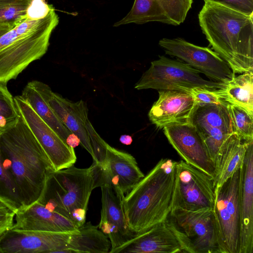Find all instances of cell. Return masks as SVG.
Listing matches in <instances>:
<instances>
[{
    "label": "cell",
    "instance_id": "cell-7",
    "mask_svg": "<svg viewBox=\"0 0 253 253\" xmlns=\"http://www.w3.org/2000/svg\"><path fill=\"white\" fill-rule=\"evenodd\" d=\"M200 73L188 64L160 56L151 63L149 68L135 84L137 90H177L190 92L197 87L215 90L222 88L225 84L207 81Z\"/></svg>",
    "mask_w": 253,
    "mask_h": 253
},
{
    "label": "cell",
    "instance_id": "cell-19",
    "mask_svg": "<svg viewBox=\"0 0 253 253\" xmlns=\"http://www.w3.org/2000/svg\"><path fill=\"white\" fill-rule=\"evenodd\" d=\"M239 253L253 252V140L248 141L241 168Z\"/></svg>",
    "mask_w": 253,
    "mask_h": 253
},
{
    "label": "cell",
    "instance_id": "cell-36",
    "mask_svg": "<svg viewBox=\"0 0 253 253\" xmlns=\"http://www.w3.org/2000/svg\"><path fill=\"white\" fill-rule=\"evenodd\" d=\"M120 142L123 144L129 145L132 142V138L129 135L123 134L121 135L119 138Z\"/></svg>",
    "mask_w": 253,
    "mask_h": 253
},
{
    "label": "cell",
    "instance_id": "cell-21",
    "mask_svg": "<svg viewBox=\"0 0 253 253\" xmlns=\"http://www.w3.org/2000/svg\"><path fill=\"white\" fill-rule=\"evenodd\" d=\"M11 229L52 232H72L78 228L68 218L36 201L19 209Z\"/></svg>",
    "mask_w": 253,
    "mask_h": 253
},
{
    "label": "cell",
    "instance_id": "cell-3",
    "mask_svg": "<svg viewBox=\"0 0 253 253\" xmlns=\"http://www.w3.org/2000/svg\"><path fill=\"white\" fill-rule=\"evenodd\" d=\"M177 162L161 159L124 197L129 229L135 234L164 222L172 208Z\"/></svg>",
    "mask_w": 253,
    "mask_h": 253
},
{
    "label": "cell",
    "instance_id": "cell-27",
    "mask_svg": "<svg viewBox=\"0 0 253 253\" xmlns=\"http://www.w3.org/2000/svg\"><path fill=\"white\" fill-rule=\"evenodd\" d=\"M7 83L0 81V134L14 126L20 118Z\"/></svg>",
    "mask_w": 253,
    "mask_h": 253
},
{
    "label": "cell",
    "instance_id": "cell-8",
    "mask_svg": "<svg viewBox=\"0 0 253 253\" xmlns=\"http://www.w3.org/2000/svg\"><path fill=\"white\" fill-rule=\"evenodd\" d=\"M215 192L213 177L183 160L177 162L172 209H213Z\"/></svg>",
    "mask_w": 253,
    "mask_h": 253
},
{
    "label": "cell",
    "instance_id": "cell-23",
    "mask_svg": "<svg viewBox=\"0 0 253 253\" xmlns=\"http://www.w3.org/2000/svg\"><path fill=\"white\" fill-rule=\"evenodd\" d=\"M52 92L47 84L40 81H33L25 86L21 96L67 143L74 133L62 123L49 105L48 99Z\"/></svg>",
    "mask_w": 253,
    "mask_h": 253
},
{
    "label": "cell",
    "instance_id": "cell-33",
    "mask_svg": "<svg viewBox=\"0 0 253 253\" xmlns=\"http://www.w3.org/2000/svg\"><path fill=\"white\" fill-rule=\"evenodd\" d=\"M54 7L45 0H32L26 11V18L39 20L46 17Z\"/></svg>",
    "mask_w": 253,
    "mask_h": 253
},
{
    "label": "cell",
    "instance_id": "cell-20",
    "mask_svg": "<svg viewBox=\"0 0 253 253\" xmlns=\"http://www.w3.org/2000/svg\"><path fill=\"white\" fill-rule=\"evenodd\" d=\"M182 253L181 246L173 232L162 222L136 234L109 253Z\"/></svg>",
    "mask_w": 253,
    "mask_h": 253
},
{
    "label": "cell",
    "instance_id": "cell-32",
    "mask_svg": "<svg viewBox=\"0 0 253 253\" xmlns=\"http://www.w3.org/2000/svg\"><path fill=\"white\" fill-rule=\"evenodd\" d=\"M215 90L197 87L193 88L190 92L193 95L197 105L219 104L224 102L221 99Z\"/></svg>",
    "mask_w": 253,
    "mask_h": 253
},
{
    "label": "cell",
    "instance_id": "cell-16",
    "mask_svg": "<svg viewBox=\"0 0 253 253\" xmlns=\"http://www.w3.org/2000/svg\"><path fill=\"white\" fill-rule=\"evenodd\" d=\"M72 232L20 231L11 229L0 236V253H60L62 250L67 248Z\"/></svg>",
    "mask_w": 253,
    "mask_h": 253
},
{
    "label": "cell",
    "instance_id": "cell-2",
    "mask_svg": "<svg viewBox=\"0 0 253 253\" xmlns=\"http://www.w3.org/2000/svg\"><path fill=\"white\" fill-rule=\"evenodd\" d=\"M198 19L210 44L234 74L253 71V15L205 2Z\"/></svg>",
    "mask_w": 253,
    "mask_h": 253
},
{
    "label": "cell",
    "instance_id": "cell-22",
    "mask_svg": "<svg viewBox=\"0 0 253 253\" xmlns=\"http://www.w3.org/2000/svg\"><path fill=\"white\" fill-rule=\"evenodd\" d=\"M48 103L58 118L72 133L78 136L80 144L93 159L94 154L86 127L89 120L86 103L82 100L76 102L71 101L53 91Z\"/></svg>",
    "mask_w": 253,
    "mask_h": 253
},
{
    "label": "cell",
    "instance_id": "cell-5",
    "mask_svg": "<svg viewBox=\"0 0 253 253\" xmlns=\"http://www.w3.org/2000/svg\"><path fill=\"white\" fill-rule=\"evenodd\" d=\"M94 189L91 167L80 169L73 165L49 173L38 201L68 218L78 228L85 222L87 206Z\"/></svg>",
    "mask_w": 253,
    "mask_h": 253
},
{
    "label": "cell",
    "instance_id": "cell-1",
    "mask_svg": "<svg viewBox=\"0 0 253 253\" xmlns=\"http://www.w3.org/2000/svg\"><path fill=\"white\" fill-rule=\"evenodd\" d=\"M3 165L16 187L23 208L37 201L49 173L55 171L43 149L20 117L0 134Z\"/></svg>",
    "mask_w": 253,
    "mask_h": 253
},
{
    "label": "cell",
    "instance_id": "cell-29",
    "mask_svg": "<svg viewBox=\"0 0 253 253\" xmlns=\"http://www.w3.org/2000/svg\"><path fill=\"white\" fill-rule=\"evenodd\" d=\"M227 108L235 133L245 141L253 140V116L235 104L227 103Z\"/></svg>",
    "mask_w": 253,
    "mask_h": 253
},
{
    "label": "cell",
    "instance_id": "cell-4",
    "mask_svg": "<svg viewBox=\"0 0 253 253\" xmlns=\"http://www.w3.org/2000/svg\"><path fill=\"white\" fill-rule=\"evenodd\" d=\"M59 23L53 8L43 18H26L0 36V81L7 83L46 52L51 33Z\"/></svg>",
    "mask_w": 253,
    "mask_h": 253
},
{
    "label": "cell",
    "instance_id": "cell-10",
    "mask_svg": "<svg viewBox=\"0 0 253 253\" xmlns=\"http://www.w3.org/2000/svg\"><path fill=\"white\" fill-rule=\"evenodd\" d=\"M159 45L166 54L175 56L212 81L226 83L235 77L228 64L214 51L177 38H163Z\"/></svg>",
    "mask_w": 253,
    "mask_h": 253
},
{
    "label": "cell",
    "instance_id": "cell-6",
    "mask_svg": "<svg viewBox=\"0 0 253 253\" xmlns=\"http://www.w3.org/2000/svg\"><path fill=\"white\" fill-rule=\"evenodd\" d=\"M165 222L178 240L182 253H226L213 209H172Z\"/></svg>",
    "mask_w": 253,
    "mask_h": 253
},
{
    "label": "cell",
    "instance_id": "cell-12",
    "mask_svg": "<svg viewBox=\"0 0 253 253\" xmlns=\"http://www.w3.org/2000/svg\"><path fill=\"white\" fill-rule=\"evenodd\" d=\"M90 167L94 177V188L109 184L123 197L145 175L131 155L108 143L104 166L99 167L92 163Z\"/></svg>",
    "mask_w": 253,
    "mask_h": 253
},
{
    "label": "cell",
    "instance_id": "cell-14",
    "mask_svg": "<svg viewBox=\"0 0 253 253\" xmlns=\"http://www.w3.org/2000/svg\"><path fill=\"white\" fill-rule=\"evenodd\" d=\"M163 129L169 142L184 162L214 178L215 165L204 140L193 125L174 124L165 126Z\"/></svg>",
    "mask_w": 253,
    "mask_h": 253
},
{
    "label": "cell",
    "instance_id": "cell-34",
    "mask_svg": "<svg viewBox=\"0 0 253 253\" xmlns=\"http://www.w3.org/2000/svg\"><path fill=\"white\" fill-rule=\"evenodd\" d=\"M219 4L239 11L243 13L253 15V0H203Z\"/></svg>",
    "mask_w": 253,
    "mask_h": 253
},
{
    "label": "cell",
    "instance_id": "cell-18",
    "mask_svg": "<svg viewBox=\"0 0 253 253\" xmlns=\"http://www.w3.org/2000/svg\"><path fill=\"white\" fill-rule=\"evenodd\" d=\"M100 187L102 208L100 220L97 226L109 239L111 251L136 234L129 229L126 220L123 203L124 197L117 194L109 184Z\"/></svg>",
    "mask_w": 253,
    "mask_h": 253
},
{
    "label": "cell",
    "instance_id": "cell-28",
    "mask_svg": "<svg viewBox=\"0 0 253 253\" xmlns=\"http://www.w3.org/2000/svg\"><path fill=\"white\" fill-rule=\"evenodd\" d=\"M32 0H0V25L14 28L26 19Z\"/></svg>",
    "mask_w": 253,
    "mask_h": 253
},
{
    "label": "cell",
    "instance_id": "cell-11",
    "mask_svg": "<svg viewBox=\"0 0 253 253\" xmlns=\"http://www.w3.org/2000/svg\"><path fill=\"white\" fill-rule=\"evenodd\" d=\"M14 99L20 117L43 149L54 170L73 166L77 160L74 148L43 121L21 95L15 96Z\"/></svg>",
    "mask_w": 253,
    "mask_h": 253
},
{
    "label": "cell",
    "instance_id": "cell-13",
    "mask_svg": "<svg viewBox=\"0 0 253 253\" xmlns=\"http://www.w3.org/2000/svg\"><path fill=\"white\" fill-rule=\"evenodd\" d=\"M227 103L196 105L190 121L204 140L215 169L223 143L235 132Z\"/></svg>",
    "mask_w": 253,
    "mask_h": 253
},
{
    "label": "cell",
    "instance_id": "cell-25",
    "mask_svg": "<svg viewBox=\"0 0 253 253\" xmlns=\"http://www.w3.org/2000/svg\"><path fill=\"white\" fill-rule=\"evenodd\" d=\"M67 248L73 253H108L111 243L97 226L88 222L71 233Z\"/></svg>",
    "mask_w": 253,
    "mask_h": 253
},
{
    "label": "cell",
    "instance_id": "cell-24",
    "mask_svg": "<svg viewBox=\"0 0 253 253\" xmlns=\"http://www.w3.org/2000/svg\"><path fill=\"white\" fill-rule=\"evenodd\" d=\"M248 142L235 132L225 140L221 148L216 166L215 188L221 186L242 166Z\"/></svg>",
    "mask_w": 253,
    "mask_h": 253
},
{
    "label": "cell",
    "instance_id": "cell-37",
    "mask_svg": "<svg viewBox=\"0 0 253 253\" xmlns=\"http://www.w3.org/2000/svg\"><path fill=\"white\" fill-rule=\"evenodd\" d=\"M12 28V27L8 25H0V36Z\"/></svg>",
    "mask_w": 253,
    "mask_h": 253
},
{
    "label": "cell",
    "instance_id": "cell-17",
    "mask_svg": "<svg viewBox=\"0 0 253 253\" xmlns=\"http://www.w3.org/2000/svg\"><path fill=\"white\" fill-rule=\"evenodd\" d=\"M159 98L153 104L148 117L158 128L179 124L190 123L196 106L195 100L188 91L159 90Z\"/></svg>",
    "mask_w": 253,
    "mask_h": 253
},
{
    "label": "cell",
    "instance_id": "cell-35",
    "mask_svg": "<svg viewBox=\"0 0 253 253\" xmlns=\"http://www.w3.org/2000/svg\"><path fill=\"white\" fill-rule=\"evenodd\" d=\"M15 214L14 211L0 200V236L12 228Z\"/></svg>",
    "mask_w": 253,
    "mask_h": 253
},
{
    "label": "cell",
    "instance_id": "cell-30",
    "mask_svg": "<svg viewBox=\"0 0 253 253\" xmlns=\"http://www.w3.org/2000/svg\"><path fill=\"white\" fill-rule=\"evenodd\" d=\"M0 200L5 203L15 213L23 208L14 182L3 165L0 147Z\"/></svg>",
    "mask_w": 253,
    "mask_h": 253
},
{
    "label": "cell",
    "instance_id": "cell-9",
    "mask_svg": "<svg viewBox=\"0 0 253 253\" xmlns=\"http://www.w3.org/2000/svg\"><path fill=\"white\" fill-rule=\"evenodd\" d=\"M241 168L221 186L215 188L213 211L226 253L239 252Z\"/></svg>",
    "mask_w": 253,
    "mask_h": 253
},
{
    "label": "cell",
    "instance_id": "cell-26",
    "mask_svg": "<svg viewBox=\"0 0 253 253\" xmlns=\"http://www.w3.org/2000/svg\"><path fill=\"white\" fill-rule=\"evenodd\" d=\"M215 91L222 100L239 106L253 116V71L233 77Z\"/></svg>",
    "mask_w": 253,
    "mask_h": 253
},
{
    "label": "cell",
    "instance_id": "cell-15",
    "mask_svg": "<svg viewBox=\"0 0 253 253\" xmlns=\"http://www.w3.org/2000/svg\"><path fill=\"white\" fill-rule=\"evenodd\" d=\"M193 0H134L126 15L115 23L118 27L131 23L159 22L177 26L182 23Z\"/></svg>",
    "mask_w": 253,
    "mask_h": 253
},
{
    "label": "cell",
    "instance_id": "cell-31",
    "mask_svg": "<svg viewBox=\"0 0 253 253\" xmlns=\"http://www.w3.org/2000/svg\"><path fill=\"white\" fill-rule=\"evenodd\" d=\"M86 127L94 154L93 163L98 167H103L106 161L107 143L96 132L89 121Z\"/></svg>",
    "mask_w": 253,
    "mask_h": 253
}]
</instances>
